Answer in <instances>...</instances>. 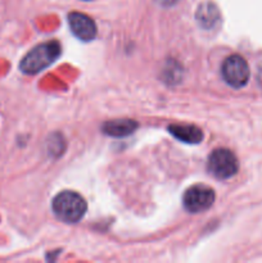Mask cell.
<instances>
[{
    "instance_id": "cell-1",
    "label": "cell",
    "mask_w": 262,
    "mask_h": 263,
    "mask_svg": "<svg viewBox=\"0 0 262 263\" xmlns=\"http://www.w3.org/2000/svg\"><path fill=\"white\" fill-rule=\"evenodd\" d=\"M61 55V45L58 41L51 40L33 48L21 61L20 68L23 73L35 74L50 66Z\"/></svg>"
},
{
    "instance_id": "cell-2",
    "label": "cell",
    "mask_w": 262,
    "mask_h": 263,
    "mask_svg": "<svg viewBox=\"0 0 262 263\" xmlns=\"http://www.w3.org/2000/svg\"><path fill=\"white\" fill-rule=\"evenodd\" d=\"M86 202L74 192H62L54 198L53 211L57 217L66 223H76L86 213Z\"/></svg>"
},
{
    "instance_id": "cell-3",
    "label": "cell",
    "mask_w": 262,
    "mask_h": 263,
    "mask_svg": "<svg viewBox=\"0 0 262 263\" xmlns=\"http://www.w3.org/2000/svg\"><path fill=\"white\" fill-rule=\"evenodd\" d=\"M238 158L229 149H216L208 157V171L220 180L233 177L238 172Z\"/></svg>"
},
{
    "instance_id": "cell-4",
    "label": "cell",
    "mask_w": 262,
    "mask_h": 263,
    "mask_svg": "<svg viewBox=\"0 0 262 263\" xmlns=\"http://www.w3.org/2000/svg\"><path fill=\"white\" fill-rule=\"evenodd\" d=\"M221 73L226 84L234 89H240L246 86L249 80V66L243 57L235 54L223 61Z\"/></svg>"
},
{
    "instance_id": "cell-5",
    "label": "cell",
    "mask_w": 262,
    "mask_h": 263,
    "mask_svg": "<svg viewBox=\"0 0 262 263\" xmlns=\"http://www.w3.org/2000/svg\"><path fill=\"white\" fill-rule=\"evenodd\" d=\"M215 198V190L212 187L198 184L193 185L185 192L182 202H184L185 210L189 211L190 213H200L212 207Z\"/></svg>"
},
{
    "instance_id": "cell-6",
    "label": "cell",
    "mask_w": 262,
    "mask_h": 263,
    "mask_svg": "<svg viewBox=\"0 0 262 263\" xmlns=\"http://www.w3.org/2000/svg\"><path fill=\"white\" fill-rule=\"evenodd\" d=\"M68 23L73 35L80 40L90 41L97 36V25H95L94 20L84 13H69Z\"/></svg>"
},
{
    "instance_id": "cell-7",
    "label": "cell",
    "mask_w": 262,
    "mask_h": 263,
    "mask_svg": "<svg viewBox=\"0 0 262 263\" xmlns=\"http://www.w3.org/2000/svg\"><path fill=\"white\" fill-rule=\"evenodd\" d=\"M170 134L180 141H184L188 144H198L202 141L203 133L199 127L194 125H171L169 127Z\"/></svg>"
},
{
    "instance_id": "cell-8",
    "label": "cell",
    "mask_w": 262,
    "mask_h": 263,
    "mask_svg": "<svg viewBox=\"0 0 262 263\" xmlns=\"http://www.w3.org/2000/svg\"><path fill=\"white\" fill-rule=\"evenodd\" d=\"M136 128H138V123L133 120H115L103 125V131L107 135L116 136V138L130 135Z\"/></svg>"
},
{
    "instance_id": "cell-9",
    "label": "cell",
    "mask_w": 262,
    "mask_h": 263,
    "mask_svg": "<svg viewBox=\"0 0 262 263\" xmlns=\"http://www.w3.org/2000/svg\"><path fill=\"white\" fill-rule=\"evenodd\" d=\"M197 18L200 22V25L204 26V27H210V26L215 25L216 21L218 20V10L216 8L215 4H211V3H205V4L200 5V8L198 9Z\"/></svg>"
},
{
    "instance_id": "cell-10",
    "label": "cell",
    "mask_w": 262,
    "mask_h": 263,
    "mask_svg": "<svg viewBox=\"0 0 262 263\" xmlns=\"http://www.w3.org/2000/svg\"><path fill=\"white\" fill-rule=\"evenodd\" d=\"M157 2L161 5H163V7H170V5H174L175 3H177L179 0H157Z\"/></svg>"
},
{
    "instance_id": "cell-11",
    "label": "cell",
    "mask_w": 262,
    "mask_h": 263,
    "mask_svg": "<svg viewBox=\"0 0 262 263\" xmlns=\"http://www.w3.org/2000/svg\"><path fill=\"white\" fill-rule=\"evenodd\" d=\"M257 81H258V84L261 85V87H262V64L259 66L258 72H257Z\"/></svg>"
}]
</instances>
